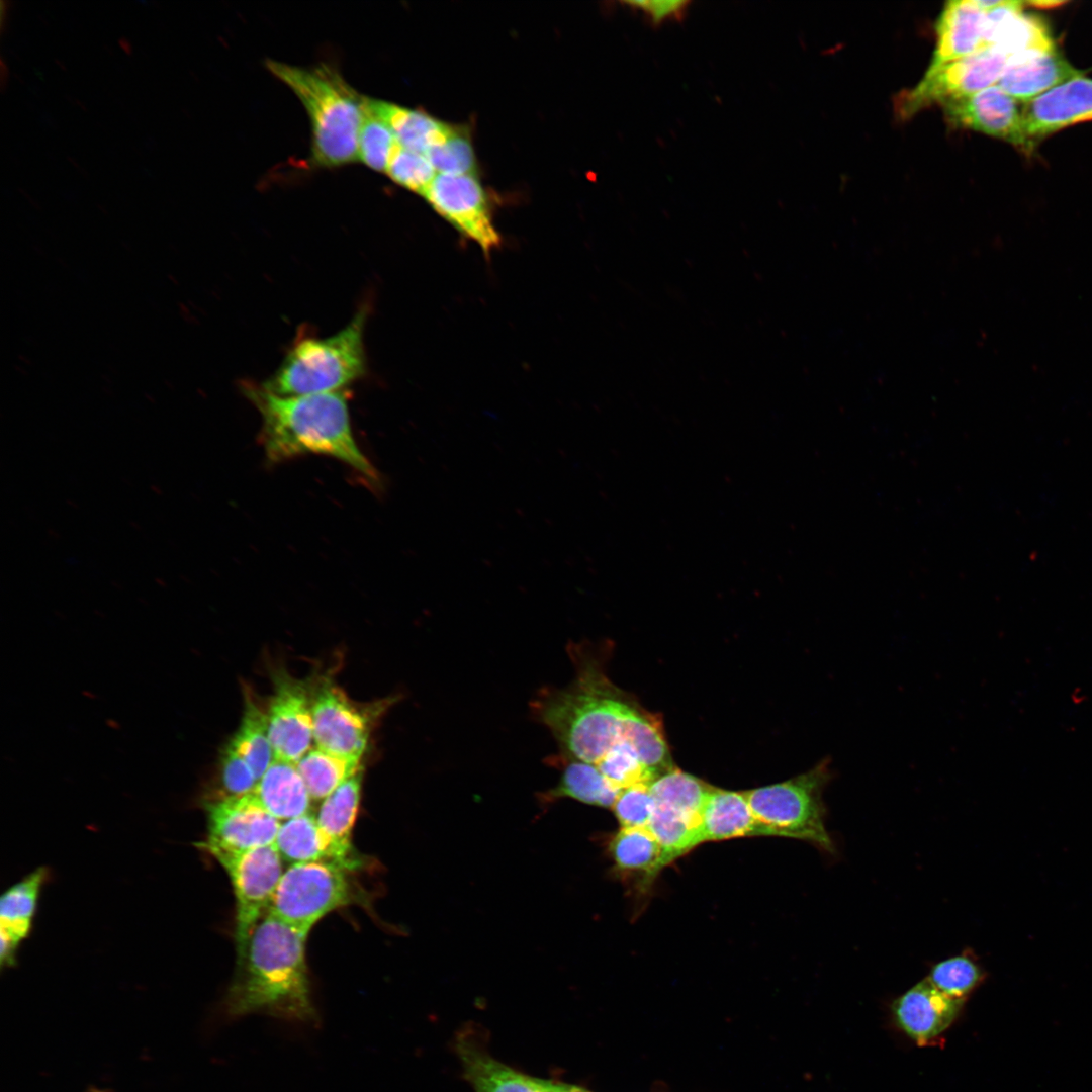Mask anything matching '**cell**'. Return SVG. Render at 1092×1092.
<instances>
[{
	"label": "cell",
	"instance_id": "cell-1",
	"mask_svg": "<svg viewBox=\"0 0 1092 1092\" xmlns=\"http://www.w3.org/2000/svg\"><path fill=\"white\" fill-rule=\"evenodd\" d=\"M308 932L267 912L237 958L234 979L224 1000L225 1012L310 1023L317 1020L305 945Z\"/></svg>",
	"mask_w": 1092,
	"mask_h": 1092
},
{
	"label": "cell",
	"instance_id": "cell-2",
	"mask_svg": "<svg viewBox=\"0 0 1092 1092\" xmlns=\"http://www.w3.org/2000/svg\"><path fill=\"white\" fill-rule=\"evenodd\" d=\"M575 669L565 688H544L531 704L537 720L552 733L559 756L597 765L624 739L626 716L635 704L607 677L599 658L582 644L569 645Z\"/></svg>",
	"mask_w": 1092,
	"mask_h": 1092
},
{
	"label": "cell",
	"instance_id": "cell-3",
	"mask_svg": "<svg viewBox=\"0 0 1092 1092\" xmlns=\"http://www.w3.org/2000/svg\"><path fill=\"white\" fill-rule=\"evenodd\" d=\"M243 392L261 415L260 443L270 463L305 454L334 457L369 483L379 474L358 447L352 432L346 390L282 396L262 385L244 384Z\"/></svg>",
	"mask_w": 1092,
	"mask_h": 1092
},
{
	"label": "cell",
	"instance_id": "cell-4",
	"mask_svg": "<svg viewBox=\"0 0 1092 1092\" xmlns=\"http://www.w3.org/2000/svg\"><path fill=\"white\" fill-rule=\"evenodd\" d=\"M266 66L306 109L311 124L312 162L333 168L358 160L365 97L331 65L304 68L267 60Z\"/></svg>",
	"mask_w": 1092,
	"mask_h": 1092
},
{
	"label": "cell",
	"instance_id": "cell-5",
	"mask_svg": "<svg viewBox=\"0 0 1092 1092\" xmlns=\"http://www.w3.org/2000/svg\"><path fill=\"white\" fill-rule=\"evenodd\" d=\"M366 320L367 309L362 307L334 335L299 338L276 371L261 385L282 396L345 390L365 373Z\"/></svg>",
	"mask_w": 1092,
	"mask_h": 1092
},
{
	"label": "cell",
	"instance_id": "cell-6",
	"mask_svg": "<svg viewBox=\"0 0 1092 1092\" xmlns=\"http://www.w3.org/2000/svg\"><path fill=\"white\" fill-rule=\"evenodd\" d=\"M830 777L828 763L822 761L788 781L744 792L759 834L800 839L835 854L823 801Z\"/></svg>",
	"mask_w": 1092,
	"mask_h": 1092
},
{
	"label": "cell",
	"instance_id": "cell-7",
	"mask_svg": "<svg viewBox=\"0 0 1092 1092\" xmlns=\"http://www.w3.org/2000/svg\"><path fill=\"white\" fill-rule=\"evenodd\" d=\"M355 870L332 859L290 864L284 870L268 912L309 933L325 916L341 907L366 905Z\"/></svg>",
	"mask_w": 1092,
	"mask_h": 1092
},
{
	"label": "cell",
	"instance_id": "cell-8",
	"mask_svg": "<svg viewBox=\"0 0 1092 1092\" xmlns=\"http://www.w3.org/2000/svg\"><path fill=\"white\" fill-rule=\"evenodd\" d=\"M1010 56L993 46L973 55L927 69L912 89L903 92L896 103L898 116H913L932 104L970 95L998 84Z\"/></svg>",
	"mask_w": 1092,
	"mask_h": 1092
},
{
	"label": "cell",
	"instance_id": "cell-9",
	"mask_svg": "<svg viewBox=\"0 0 1092 1092\" xmlns=\"http://www.w3.org/2000/svg\"><path fill=\"white\" fill-rule=\"evenodd\" d=\"M229 876L235 896V941L239 958L255 926L268 912L283 859L274 844L215 858Z\"/></svg>",
	"mask_w": 1092,
	"mask_h": 1092
},
{
	"label": "cell",
	"instance_id": "cell-10",
	"mask_svg": "<svg viewBox=\"0 0 1092 1092\" xmlns=\"http://www.w3.org/2000/svg\"><path fill=\"white\" fill-rule=\"evenodd\" d=\"M207 834L200 847L213 858L237 854L275 842L280 821L253 793L240 797H214L206 802Z\"/></svg>",
	"mask_w": 1092,
	"mask_h": 1092
},
{
	"label": "cell",
	"instance_id": "cell-11",
	"mask_svg": "<svg viewBox=\"0 0 1092 1092\" xmlns=\"http://www.w3.org/2000/svg\"><path fill=\"white\" fill-rule=\"evenodd\" d=\"M429 205L485 256L502 246V237L482 185L474 175L437 174L423 195Z\"/></svg>",
	"mask_w": 1092,
	"mask_h": 1092
},
{
	"label": "cell",
	"instance_id": "cell-12",
	"mask_svg": "<svg viewBox=\"0 0 1092 1092\" xmlns=\"http://www.w3.org/2000/svg\"><path fill=\"white\" fill-rule=\"evenodd\" d=\"M313 738L316 747L328 752L361 759L368 745L371 710L353 702L330 678L321 680L311 693Z\"/></svg>",
	"mask_w": 1092,
	"mask_h": 1092
},
{
	"label": "cell",
	"instance_id": "cell-13",
	"mask_svg": "<svg viewBox=\"0 0 1092 1092\" xmlns=\"http://www.w3.org/2000/svg\"><path fill=\"white\" fill-rule=\"evenodd\" d=\"M273 682L266 710L270 742L276 759L296 764L314 742L311 693L285 670L276 671Z\"/></svg>",
	"mask_w": 1092,
	"mask_h": 1092
},
{
	"label": "cell",
	"instance_id": "cell-14",
	"mask_svg": "<svg viewBox=\"0 0 1092 1092\" xmlns=\"http://www.w3.org/2000/svg\"><path fill=\"white\" fill-rule=\"evenodd\" d=\"M953 127L1005 141L1024 153L1031 149L1023 132L1022 106L998 85L940 104Z\"/></svg>",
	"mask_w": 1092,
	"mask_h": 1092
},
{
	"label": "cell",
	"instance_id": "cell-15",
	"mask_svg": "<svg viewBox=\"0 0 1092 1092\" xmlns=\"http://www.w3.org/2000/svg\"><path fill=\"white\" fill-rule=\"evenodd\" d=\"M1092 120V79H1071L1022 105V125L1034 150L1046 136L1067 126Z\"/></svg>",
	"mask_w": 1092,
	"mask_h": 1092
},
{
	"label": "cell",
	"instance_id": "cell-16",
	"mask_svg": "<svg viewBox=\"0 0 1092 1092\" xmlns=\"http://www.w3.org/2000/svg\"><path fill=\"white\" fill-rule=\"evenodd\" d=\"M964 1003L945 995L925 978L894 1000L892 1013L898 1027L923 1044L953 1023Z\"/></svg>",
	"mask_w": 1092,
	"mask_h": 1092
},
{
	"label": "cell",
	"instance_id": "cell-17",
	"mask_svg": "<svg viewBox=\"0 0 1092 1092\" xmlns=\"http://www.w3.org/2000/svg\"><path fill=\"white\" fill-rule=\"evenodd\" d=\"M363 767L326 797L315 816L329 850V859L353 870L364 864L352 844L353 827L359 811Z\"/></svg>",
	"mask_w": 1092,
	"mask_h": 1092
},
{
	"label": "cell",
	"instance_id": "cell-18",
	"mask_svg": "<svg viewBox=\"0 0 1092 1092\" xmlns=\"http://www.w3.org/2000/svg\"><path fill=\"white\" fill-rule=\"evenodd\" d=\"M1084 76L1058 49L1013 57L998 86L1024 104L1074 78Z\"/></svg>",
	"mask_w": 1092,
	"mask_h": 1092
},
{
	"label": "cell",
	"instance_id": "cell-19",
	"mask_svg": "<svg viewBox=\"0 0 1092 1092\" xmlns=\"http://www.w3.org/2000/svg\"><path fill=\"white\" fill-rule=\"evenodd\" d=\"M985 11L978 0L945 3L936 22V44L928 69L973 55L986 49Z\"/></svg>",
	"mask_w": 1092,
	"mask_h": 1092
},
{
	"label": "cell",
	"instance_id": "cell-20",
	"mask_svg": "<svg viewBox=\"0 0 1092 1092\" xmlns=\"http://www.w3.org/2000/svg\"><path fill=\"white\" fill-rule=\"evenodd\" d=\"M454 1049L462 1076L475 1092H547L543 1079L502 1063L468 1034L457 1036Z\"/></svg>",
	"mask_w": 1092,
	"mask_h": 1092
},
{
	"label": "cell",
	"instance_id": "cell-21",
	"mask_svg": "<svg viewBox=\"0 0 1092 1092\" xmlns=\"http://www.w3.org/2000/svg\"><path fill=\"white\" fill-rule=\"evenodd\" d=\"M44 868H38L12 885L0 899V963L14 965L16 951L29 934L42 885Z\"/></svg>",
	"mask_w": 1092,
	"mask_h": 1092
},
{
	"label": "cell",
	"instance_id": "cell-22",
	"mask_svg": "<svg viewBox=\"0 0 1092 1092\" xmlns=\"http://www.w3.org/2000/svg\"><path fill=\"white\" fill-rule=\"evenodd\" d=\"M253 794L280 822L308 813L312 800L296 764L276 758L259 779Z\"/></svg>",
	"mask_w": 1092,
	"mask_h": 1092
},
{
	"label": "cell",
	"instance_id": "cell-23",
	"mask_svg": "<svg viewBox=\"0 0 1092 1092\" xmlns=\"http://www.w3.org/2000/svg\"><path fill=\"white\" fill-rule=\"evenodd\" d=\"M704 842L760 835L743 793L712 787L701 813Z\"/></svg>",
	"mask_w": 1092,
	"mask_h": 1092
},
{
	"label": "cell",
	"instance_id": "cell-24",
	"mask_svg": "<svg viewBox=\"0 0 1092 1092\" xmlns=\"http://www.w3.org/2000/svg\"><path fill=\"white\" fill-rule=\"evenodd\" d=\"M609 854L618 872L635 876L647 888L665 867L662 850L648 828H622L609 842Z\"/></svg>",
	"mask_w": 1092,
	"mask_h": 1092
},
{
	"label": "cell",
	"instance_id": "cell-25",
	"mask_svg": "<svg viewBox=\"0 0 1092 1092\" xmlns=\"http://www.w3.org/2000/svg\"><path fill=\"white\" fill-rule=\"evenodd\" d=\"M372 104L397 143L420 154L425 155L429 149L444 142L454 127L421 110L378 99H372Z\"/></svg>",
	"mask_w": 1092,
	"mask_h": 1092
},
{
	"label": "cell",
	"instance_id": "cell-26",
	"mask_svg": "<svg viewBox=\"0 0 1092 1092\" xmlns=\"http://www.w3.org/2000/svg\"><path fill=\"white\" fill-rule=\"evenodd\" d=\"M562 769L558 784L543 794V801L561 798L600 807H613L621 790L614 787L594 764L578 760L552 761Z\"/></svg>",
	"mask_w": 1092,
	"mask_h": 1092
},
{
	"label": "cell",
	"instance_id": "cell-27",
	"mask_svg": "<svg viewBox=\"0 0 1092 1092\" xmlns=\"http://www.w3.org/2000/svg\"><path fill=\"white\" fill-rule=\"evenodd\" d=\"M624 739L632 745L640 761L656 778L672 768L660 720L642 710L636 703L626 716Z\"/></svg>",
	"mask_w": 1092,
	"mask_h": 1092
},
{
	"label": "cell",
	"instance_id": "cell-28",
	"mask_svg": "<svg viewBox=\"0 0 1092 1092\" xmlns=\"http://www.w3.org/2000/svg\"><path fill=\"white\" fill-rule=\"evenodd\" d=\"M661 847L665 867L704 842L701 819L655 804L648 824Z\"/></svg>",
	"mask_w": 1092,
	"mask_h": 1092
},
{
	"label": "cell",
	"instance_id": "cell-29",
	"mask_svg": "<svg viewBox=\"0 0 1092 1092\" xmlns=\"http://www.w3.org/2000/svg\"><path fill=\"white\" fill-rule=\"evenodd\" d=\"M361 759L340 756L318 747L311 748L297 763L312 800L323 801L340 785L358 772Z\"/></svg>",
	"mask_w": 1092,
	"mask_h": 1092
},
{
	"label": "cell",
	"instance_id": "cell-30",
	"mask_svg": "<svg viewBox=\"0 0 1092 1092\" xmlns=\"http://www.w3.org/2000/svg\"><path fill=\"white\" fill-rule=\"evenodd\" d=\"M241 724L230 743L248 761L258 781L275 759L266 711L248 694Z\"/></svg>",
	"mask_w": 1092,
	"mask_h": 1092
},
{
	"label": "cell",
	"instance_id": "cell-31",
	"mask_svg": "<svg viewBox=\"0 0 1092 1092\" xmlns=\"http://www.w3.org/2000/svg\"><path fill=\"white\" fill-rule=\"evenodd\" d=\"M274 845L290 864L329 859L328 845L309 812L281 822Z\"/></svg>",
	"mask_w": 1092,
	"mask_h": 1092
},
{
	"label": "cell",
	"instance_id": "cell-32",
	"mask_svg": "<svg viewBox=\"0 0 1092 1092\" xmlns=\"http://www.w3.org/2000/svg\"><path fill=\"white\" fill-rule=\"evenodd\" d=\"M711 786L677 768L663 772L649 785L655 804L701 819Z\"/></svg>",
	"mask_w": 1092,
	"mask_h": 1092
},
{
	"label": "cell",
	"instance_id": "cell-33",
	"mask_svg": "<svg viewBox=\"0 0 1092 1092\" xmlns=\"http://www.w3.org/2000/svg\"><path fill=\"white\" fill-rule=\"evenodd\" d=\"M986 971L972 950L931 966L929 982L945 995L965 1001L986 979Z\"/></svg>",
	"mask_w": 1092,
	"mask_h": 1092
},
{
	"label": "cell",
	"instance_id": "cell-34",
	"mask_svg": "<svg viewBox=\"0 0 1092 1092\" xmlns=\"http://www.w3.org/2000/svg\"><path fill=\"white\" fill-rule=\"evenodd\" d=\"M396 143L392 130L373 107L372 98L365 97L358 159L374 171L385 172Z\"/></svg>",
	"mask_w": 1092,
	"mask_h": 1092
},
{
	"label": "cell",
	"instance_id": "cell-35",
	"mask_svg": "<svg viewBox=\"0 0 1092 1092\" xmlns=\"http://www.w3.org/2000/svg\"><path fill=\"white\" fill-rule=\"evenodd\" d=\"M425 156L439 174L476 175V158L467 129L453 127L448 138Z\"/></svg>",
	"mask_w": 1092,
	"mask_h": 1092
},
{
	"label": "cell",
	"instance_id": "cell-36",
	"mask_svg": "<svg viewBox=\"0 0 1092 1092\" xmlns=\"http://www.w3.org/2000/svg\"><path fill=\"white\" fill-rule=\"evenodd\" d=\"M595 766L619 790L638 784L650 785L656 778L640 761L635 749L626 740L619 742Z\"/></svg>",
	"mask_w": 1092,
	"mask_h": 1092
},
{
	"label": "cell",
	"instance_id": "cell-37",
	"mask_svg": "<svg viewBox=\"0 0 1092 1092\" xmlns=\"http://www.w3.org/2000/svg\"><path fill=\"white\" fill-rule=\"evenodd\" d=\"M385 173L397 185L421 196L436 177V170L424 154L411 151L396 143Z\"/></svg>",
	"mask_w": 1092,
	"mask_h": 1092
},
{
	"label": "cell",
	"instance_id": "cell-38",
	"mask_svg": "<svg viewBox=\"0 0 1092 1092\" xmlns=\"http://www.w3.org/2000/svg\"><path fill=\"white\" fill-rule=\"evenodd\" d=\"M654 807L649 785L638 784L622 789L612 808L622 828H647Z\"/></svg>",
	"mask_w": 1092,
	"mask_h": 1092
},
{
	"label": "cell",
	"instance_id": "cell-39",
	"mask_svg": "<svg viewBox=\"0 0 1092 1092\" xmlns=\"http://www.w3.org/2000/svg\"><path fill=\"white\" fill-rule=\"evenodd\" d=\"M258 779L248 761L229 742L220 756L219 785L216 797H240L254 792Z\"/></svg>",
	"mask_w": 1092,
	"mask_h": 1092
},
{
	"label": "cell",
	"instance_id": "cell-40",
	"mask_svg": "<svg viewBox=\"0 0 1092 1092\" xmlns=\"http://www.w3.org/2000/svg\"><path fill=\"white\" fill-rule=\"evenodd\" d=\"M630 9L641 13L654 27L667 21H679L686 15L690 1L685 0H646L624 2Z\"/></svg>",
	"mask_w": 1092,
	"mask_h": 1092
},
{
	"label": "cell",
	"instance_id": "cell-41",
	"mask_svg": "<svg viewBox=\"0 0 1092 1092\" xmlns=\"http://www.w3.org/2000/svg\"><path fill=\"white\" fill-rule=\"evenodd\" d=\"M543 1084L547 1092H590L576 1085L556 1082L548 1079H543Z\"/></svg>",
	"mask_w": 1092,
	"mask_h": 1092
},
{
	"label": "cell",
	"instance_id": "cell-42",
	"mask_svg": "<svg viewBox=\"0 0 1092 1092\" xmlns=\"http://www.w3.org/2000/svg\"><path fill=\"white\" fill-rule=\"evenodd\" d=\"M1065 3L1066 2H1062V1H1031V2H1028V3L1026 2V4L1031 5L1032 7L1044 8V9L1045 8H1055V7L1061 6L1062 4H1065Z\"/></svg>",
	"mask_w": 1092,
	"mask_h": 1092
},
{
	"label": "cell",
	"instance_id": "cell-43",
	"mask_svg": "<svg viewBox=\"0 0 1092 1092\" xmlns=\"http://www.w3.org/2000/svg\"><path fill=\"white\" fill-rule=\"evenodd\" d=\"M0 68H1L0 69V72H1L0 73L1 91H4L5 88H6V85L8 83L9 70H8V68H7V66H6V64L4 62V59L2 57H1V62H0Z\"/></svg>",
	"mask_w": 1092,
	"mask_h": 1092
},
{
	"label": "cell",
	"instance_id": "cell-44",
	"mask_svg": "<svg viewBox=\"0 0 1092 1092\" xmlns=\"http://www.w3.org/2000/svg\"><path fill=\"white\" fill-rule=\"evenodd\" d=\"M5 5H6V2L1 1V17H0L1 33L4 32L5 19L7 17V11H8L7 7H5Z\"/></svg>",
	"mask_w": 1092,
	"mask_h": 1092
},
{
	"label": "cell",
	"instance_id": "cell-45",
	"mask_svg": "<svg viewBox=\"0 0 1092 1092\" xmlns=\"http://www.w3.org/2000/svg\"><path fill=\"white\" fill-rule=\"evenodd\" d=\"M119 44L121 46V48H122V49H123V50H124V51H125V52H126L127 54H131V43H130V41H129L128 39H126V38H124V37L120 38V39H119Z\"/></svg>",
	"mask_w": 1092,
	"mask_h": 1092
},
{
	"label": "cell",
	"instance_id": "cell-46",
	"mask_svg": "<svg viewBox=\"0 0 1092 1092\" xmlns=\"http://www.w3.org/2000/svg\"><path fill=\"white\" fill-rule=\"evenodd\" d=\"M90 1092H104V1091L96 1089V1090H92Z\"/></svg>",
	"mask_w": 1092,
	"mask_h": 1092
}]
</instances>
